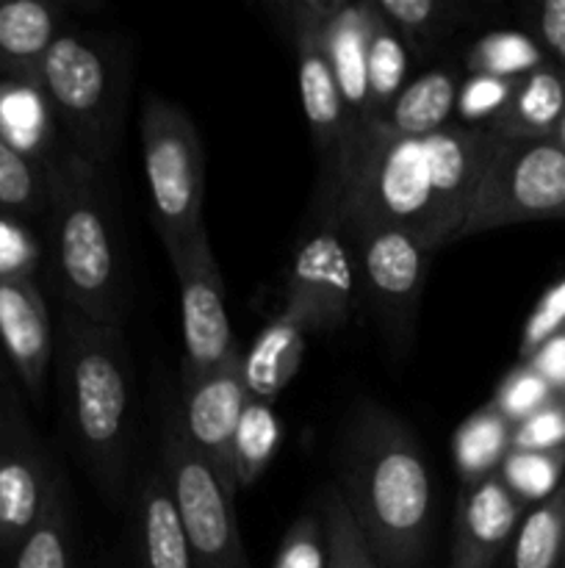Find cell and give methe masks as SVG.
Instances as JSON below:
<instances>
[{"label": "cell", "instance_id": "cell-1", "mask_svg": "<svg viewBox=\"0 0 565 568\" xmlns=\"http://www.w3.org/2000/svg\"><path fill=\"white\" fill-rule=\"evenodd\" d=\"M338 494L380 568H419L435 525V480L419 436L363 403L338 444Z\"/></svg>", "mask_w": 565, "mask_h": 568}, {"label": "cell", "instance_id": "cell-2", "mask_svg": "<svg viewBox=\"0 0 565 568\" xmlns=\"http://www.w3.org/2000/svg\"><path fill=\"white\" fill-rule=\"evenodd\" d=\"M48 244L64 305L97 325L122 327L131 311V266L122 242L114 172L70 148L48 164Z\"/></svg>", "mask_w": 565, "mask_h": 568}, {"label": "cell", "instance_id": "cell-3", "mask_svg": "<svg viewBox=\"0 0 565 568\" xmlns=\"http://www.w3.org/2000/svg\"><path fill=\"white\" fill-rule=\"evenodd\" d=\"M59 392L78 455L100 491L116 503L125 491L133 438V364L122 327L64 311Z\"/></svg>", "mask_w": 565, "mask_h": 568}, {"label": "cell", "instance_id": "cell-4", "mask_svg": "<svg viewBox=\"0 0 565 568\" xmlns=\"http://www.w3.org/2000/svg\"><path fill=\"white\" fill-rule=\"evenodd\" d=\"M327 216L347 236L369 227L404 231L430 255L460 239L463 227L438 186L427 139L397 136L380 120L360 133L341 197Z\"/></svg>", "mask_w": 565, "mask_h": 568}, {"label": "cell", "instance_id": "cell-5", "mask_svg": "<svg viewBox=\"0 0 565 568\" xmlns=\"http://www.w3.org/2000/svg\"><path fill=\"white\" fill-rule=\"evenodd\" d=\"M131 72L125 39L78 31L61 33L39 67L37 89L64 144L103 172H114Z\"/></svg>", "mask_w": 565, "mask_h": 568}, {"label": "cell", "instance_id": "cell-6", "mask_svg": "<svg viewBox=\"0 0 565 568\" xmlns=\"http://www.w3.org/2000/svg\"><path fill=\"white\" fill-rule=\"evenodd\" d=\"M144 178L155 231L166 253L205 231V148L192 116L172 100L147 94L138 116Z\"/></svg>", "mask_w": 565, "mask_h": 568}, {"label": "cell", "instance_id": "cell-7", "mask_svg": "<svg viewBox=\"0 0 565 568\" xmlns=\"http://www.w3.org/2000/svg\"><path fill=\"white\" fill-rule=\"evenodd\" d=\"M546 220H565V153L554 139L496 136L460 239Z\"/></svg>", "mask_w": 565, "mask_h": 568}, {"label": "cell", "instance_id": "cell-8", "mask_svg": "<svg viewBox=\"0 0 565 568\" xmlns=\"http://www.w3.org/2000/svg\"><path fill=\"white\" fill-rule=\"evenodd\" d=\"M161 475L170 486L197 568H249L236 516V491L188 444L177 405H166L161 425Z\"/></svg>", "mask_w": 565, "mask_h": 568}, {"label": "cell", "instance_id": "cell-9", "mask_svg": "<svg viewBox=\"0 0 565 568\" xmlns=\"http://www.w3.org/2000/svg\"><path fill=\"white\" fill-rule=\"evenodd\" d=\"M280 14L286 17V26L294 39L299 98H302L305 120H308L310 139H314L316 155H319L316 209H319L321 216H327L332 214L338 197H341L343 181H347L349 164H352V122H349V111L343 105L341 92H338V83L332 78L325 48H321L314 0L282 3Z\"/></svg>", "mask_w": 565, "mask_h": 568}, {"label": "cell", "instance_id": "cell-10", "mask_svg": "<svg viewBox=\"0 0 565 568\" xmlns=\"http://www.w3.org/2000/svg\"><path fill=\"white\" fill-rule=\"evenodd\" d=\"M358 258L360 303L393 355H408L415 338L430 253L410 233L369 227L349 236Z\"/></svg>", "mask_w": 565, "mask_h": 568}, {"label": "cell", "instance_id": "cell-11", "mask_svg": "<svg viewBox=\"0 0 565 568\" xmlns=\"http://www.w3.org/2000/svg\"><path fill=\"white\" fill-rule=\"evenodd\" d=\"M358 305V258L352 242L336 216H319L294 253L282 314L308 333H332L352 320Z\"/></svg>", "mask_w": 565, "mask_h": 568}, {"label": "cell", "instance_id": "cell-12", "mask_svg": "<svg viewBox=\"0 0 565 568\" xmlns=\"http://www.w3.org/2000/svg\"><path fill=\"white\" fill-rule=\"evenodd\" d=\"M166 255L181 286L183 375H203L242 353L227 320L225 281L210 250L208 231L194 233Z\"/></svg>", "mask_w": 565, "mask_h": 568}, {"label": "cell", "instance_id": "cell-13", "mask_svg": "<svg viewBox=\"0 0 565 568\" xmlns=\"http://www.w3.org/2000/svg\"><path fill=\"white\" fill-rule=\"evenodd\" d=\"M242 355L244 349L203 375H183L181 399L175 403L188 444L216 471V477L236 494L233 436H236L238 419L249 403Z\"/></svg>", "mask_w": 565, "mask_h": 568}, {"label": "cell", "instance_id": "cell-14", "mask_svg": "<svg viewBox=\"0 0 565 568\" xmlns=\"http://www.w3.org/2000/svg\"><path fill=\"white\" fill-rule=\"evenodd\" d=\"M0 349L14 366L28 397L42 405L55 342L37 277H0Z\"/></svg>", "mask_w": 565, "mask_h": 568}, {"label": "cell", "instance_id": "cell-15", "mask_svg": "<svg viewBox=\"0 0 565 568\" xmlns=\"http://www.w3.org/2000/svg\"><path fill=\"white\" fill-rule=\"evenodd\" d=\"M526 510L499 475L463 486L454 508L449 568H496Z\"/></svg>", "mask_w": 565, "mask_h": 568}, {"label": "cell", "instance_id": "cell-16", "mask_svg": "<svg viewBox=\"0 0 565 568\" xmlns=\"http://www.w3.org/2000/svg\"><path fill=\"white\" fill-rule=\"evenodd\" d=\"M319 20L321 48L330 61L343 105L352 122L355 144L371 122L369 103V33L374 20V0L343 3V0H314Z\"/></svg>", "mask_w": 565, "mask_h": 568}, {"label": "cell", "instance_id": "cell-17", "mask_svg": "<svg viewBox=\"0 0 565 568\" xmlns=\"http://www.w3.org/2000/svg\"><path fill=\"white\" fill-rule=\"evenodd\" d=\"M59 477L31 442L9 436L0 444V552H14L37 527Z\"/></svg>", "mask_w": 565, "mask_h": 568}, {"label": "cell", "instance_id": "cell-18", "mask_svg": "<svg viewBox=\"0 0 565 568\" xmlns=\"http://www.w3.org/2000/svg\"><path fill=\"white\" fill-rule=\"evenodd\" d=\"M66 31L53 0H0V81L37 87L39 67Z\"/></svg>", "mask_w": 565, "mask_h": 568}, {"label": "cell", "instance_id": "cell-19", "mask_svg": "<svg viewBox=\"0 0 565 568\" xmlns=\"http://www.w3.org/2000/svg\"><path fill=\"white\" fill-rule=\"evenodd\" d=\"M138 568H197L164 475H144L136 491Z\"/></svg>", "mask_w": 565, "mask_h": 568}, {"label": "cell", "instance_id": "cell-20", "mask_svg": "<svg viewBox=\"0 0 565 568\" xmlns=\"http://www.w3.org/2000/svg\"><path fill=\"white\" fill-rule=\"evenodd\" d=\"M460 81H463L460 72L449 64L424 70L413 81L404 83V89L393 98L386 114L377 116V120L397 136H432V133L443 131L454 122Z\"/></svg>", "mask_w": 565, "mask_h": 568}, {"label": "cell", "instance_id": "cell-21", "mask_svg": "<svg viewBox=\"0 0 565 568\" xmlns=\"http://www.w3.org/2000/svg\"><path fill=\"white\" fill-rule=\"evenodd\" d=\"M310 333L288 314H277L242 355L244 383L253 399L271 403L297 377Z\"/></svg>", "mask_w": 565, "mask_h": 568}, {"label": "cell", "instance_id": "cell-22", "mask_svg": "<svg viewBox=\"0 0 565 568\" xmlns=\"http://www.w3.org/2000/svg\"><path fill=\"white\" fill-rule=\"evenodd\" d=\"M565 111V70L543 64L524 75L491 131L499 139H552Z\"/></svg>", "mask_w": 565, "mask_h": 568}, {"label": "cell", "instance_id": "cell-23", "mask_svg": "<svg viewBox=\"0 0 565 568\" xmlns=\"http://www.w3.org/2000/svg\"><path fill=\"white\" fill-rule=\"evenodd\" d=\"M0 139L44 166L66 148L42 92L28 83L0 81Z\"/></svg>", "mask_w": 565, "mask_h": 568}, {"label": "cell", "instance_id": "cell-24", "mask_svg": "<svg viewBox=\"0 0 565 568\" xmlns=\"http://www.w3.org/2000/svg\"><path fill=\"white\" fill-rule=\"evenodd\" d=\"M513 449V425L491 403L465 416L452 433V460L463 486L496 475Z\"/></svg>", "mask_w": 565, "mask_h": 568}, {"label": "cell", "instance_id": "cell-25", "mask_svg": "<svg viewBox=\"0 0 565 568\" xmlns=\"http://www.w3.org/2000/svg\"><path fill=\"white\" fill-rule=\"evenodd\" d=\"M377 9L397 28L410 53L430 55L463 26L469 6L458 0H377Z\"/></svg>", "mask_w": 565, "mask_h": 568}, {"label": "cell", "instance_id": "cell-26", "mask_svg": "<svg viewBox=\"0 0 565 568\" xmlns=\"http://www.w3.org/2000/svg\"><path fill=\"white\" fill-rule=\"evenodd\" d=\"M565 536V483L546 499L526 510L504 552V568H559Z\"/></svg>", "mask_w": 565, "mask_h": 568}, {"label": "cell", "instance_id": "cell-27", "mask_svg": "<svg viewBox=\"0 0 565 568\" xmlns=\"http://www.w3.org/2000/svg\"><path fill=\"white\" fill-rule=\"evenodd\" d=\"M11 555V568H72V505L64 477L55 483L42 519Z\"/></svg>", "mask_w": 565, "mask_h": 568}, {"label": "cell", "instance_id": "cell-28", "mask_svg": "<svg viewBox=\"0 0 565 568\" xmlns=\"http://www.w3.org/2000/svg\"><path fill=\"white\" fill-rule=\"evenodd\" d=\"M48 166L0 139V216L20 222L48 216Z\"/></svg>", "mask_w": 565, "mask_h": 568}, {"label": "cell", "instance_id": "cell-29", "mask_svg": "<svg viewBox=\"0 0 565 568\" xmlns=\"http://www.w3.org/2000/svg\"><path fill=\"white\" fill-rule=\"evenodd\" d=\"M280 442V416L275 414L271 403L249 397L247 408L238 419L236 436H233V475H236L238 488H249L269 469Z\"/></svg>", "mask_w": 565, "mask_h": 568}, {"label": "cell", "instance_id": "cell-30", "mask_svg": "<svg viewBox=\"0 0 565 568\" xmlns=\"http://www.w3.org/2000/svg\"><path fill=\"white\" fill-rule=\"evenodd\" d=\"M543 64H548V55L526 31L482 33L463 55V70L469 75H496L513 81L530 75Z\"/></svg>", "mask_w": 565, "mask_h": 568}, {"label": "cell", "instance_id": "cell-31", "mask_svg": "<svg viewBox=\"0 0 565 568\" xmlns=\"http://www.w3.org/2000/svg\"><path fill=\"white\" fill-rule=\"evenodd\" d=\"M410 50L404 39L399 37L397 28L380 14L374 0V20H371L369 33V103L371 120L386 114L388 105L393 103L399 92L404 89L408 78Z\"/></svg>", "mask_w": 565, "mask_h": 568}, {"label": "cell", "instance_id": "cell-32", "mask_svg": "<svg viewBox=\"0 0 565 568\" xmlns=\"http://www.w3.org/2000/svg\"><path fill=\"white\" fill-rule=\"evenodd\" d=\"M504 486L526 508L546 503L565 483L563 449H510L496 471Z\"/></svg>", "mask_w": 565, "mask_h": 568}, {"label": "cell", "instance_id": "cell-33", "mask_svg": "<svg viewBox=\"0 0 565 568\" xmlns=\"http://www.w3.org/2000/svg\"><path fill=\"white\" fill-rule=\"evenodd\" d=\"M321 519L327 532V568H380L352 514L343 505L336 483L321 494Z\"/></svg>", "mask_w": 565, "mask_h": 568}, {"label": "cell", "instance_id": "cell-34", "mask_svg": "<svg viewBox=\"0 0 565 568\" xmlns=\"http://www.w3.org/2000/svg\"><path fill=\"white\" fill-rule=\"evenodd\" d=\"M518 81L496 75H465L460 81L454 122L465 128H491L507 109Z\"/></svg>", "mask_w": 565, "mask_h": 568}, {"label": "cell", "instance_id": "cell-35", "mask_svg": "<svg viewBox=\"0 0 565 568\" xmlns=\"http://www.w3.org/2000/svg\"><path fill=\"white\" fill-rule=\"evenodd\" d=\"M552 397L554 388L548 386L526 361H518V364L499 381L496 392H493L491 397V405L515 427L521 425V422L530 419L532 414H537Z\"/></svg>", "mask_w": 565, "mask_h": 568}, {"label": "cell", "instance_id": "cell-36", "mask_svg": "<svg viewBox=\"0 0 565 568\" xmlns=\"http://www.w3.org/2000/svg\"><path fill=\"white\" fill-rule=\"evenodd\" d=\"M271 568H327V532L319 514H302L282 536Z\"/></svg>", "mask_w": 565, "mask_h": 568}, {"label": "cell", "instance_id": "cell-37", "mask_svg": "<svg viewBox=\"0 0 565 568\" xmlns=\"http://www.w3.org/2000/svg\"><path fill=\"white\" fill-rule=\"evenodd\" d=\"M565 327V277L563 281L552 283V286L543 292V297L537 300L532 314L526 316L524 327H521V342H518V355L521 361L532 358L541 344H546L554 333H559Z\"/></svg>", "mask_w": 565, "mask_h": 568}, {"label": "cell", "instance_id": "cell-38", "mask_svg": "<svg viewBox=\"0 0 565 568\" xmlns=\"http://www.w3.org/2000/svg\"><path fill=\"white\" fill-rule=\"evenodd\" d=\"M565 447V392L554 397L537 414L513 427V449H563Z\"/></svg>", "mask_w": 565, "mask_h": 568}, {"label": "cell", "instance_id": "cell-39", "mask_svg": "<svg viewBox=\"0 0 565 568\" xmlns=\"http://www.w3.org/2000/svg\"><path fill=\"white\" fill-rule=\"evenodd\" d=\"M39 266V242L28 222L0 216V277H33Z\"/></svg>", "mask_w": 565, "mask_h": 568}, {"label": "cell", "instance_id": "cell-40", "mask_svg": "<svg viewBox=\"0 0 565 568\" xmlns=\"http://www.w3.org/2000/svg\"><path fill=\"white\" fill-rule=\"evenodd\" d=\"M532 39L565 70V0H543L532 9Z\"/></svg>", "mask_w": 565, "mask_h": 568}, {"label": "cell", "instance_id": "cell-41", "mask_svg": "<svg viewBox=\"0 0 565 568\" xmlns=\"http://www.w3.org/2000/svg\"><path fill=\"white\" fill-rule=\"evenodd\" d=\"M526 364L554 388V392H565V327L559 333H554L546 344L532 353V358H526Z\"/></svg>", "mask_w": 565, "mask_h": 568}, {"label": "cell", "instance_id": "cell-42", "mask_svg": "<svg viewBox=\"0 0 565 568\" xmlns=\"http://www.w3.org/2000/svg\"><path fill=\"white\" fill-rule=\"evenodd\" d=\"M552 139H554V142H557V148L565 153V111H563V120H559L557 131H554Z\"/></svg>", "mask_w": 565, "mask_h": 568}, {"label": "cell", "instance_id": "cell-43", "mask_svg": "<svg viewBox=\"0 0 565 568\" xmlns=\"http://www.w3.org/2000/svg\"><path fill=\"white\" fill-rule=\"evenodd\" d=\"M559 568H565V536H563V555H559Z\"/></svg>", "mask_w": 565, "mask_h": 568}, {"label": "cell", "instance_id": "cell-44", "mask_svg": "<svg viewBox=\"0 0 565 568\" xmlns=\"http://www.w3.org/2000/svg\"><path fill=\"white\" fill-rule=\"evenodd\" d=\"M0 422H3V419H0ZM6 438H9V436H3V433H0V444H3V442H6Z\"/></svg>", "mask_w": 565, "mask_h": 568}]
</instances>
